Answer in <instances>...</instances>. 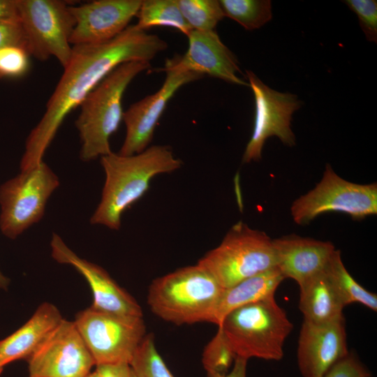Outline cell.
<instances>
[{
	"mask_svg": "<svg viewBox=\"0 0 377 377\" xmlns=\"http://www.w3.org/2000/svg\"><path fill=\"white\" fill-rule=\"evenodd\" d=\"M346 5L358 17L367 40L377 42V1L376 0H346Z\"/></svg>",
	"mask_w": 377,
	"mask_h": 377,
	"instance_id": "obj_29",
	"label": "cell"
},
{
	"mask_svg": "<svg viewBox=\"0 0 377 377\" xmlns=\"http://www.w3.org/2000/svg\"><path fill=\"white\" fill-rule=\"evenodd\" d=\"M370 374L352 354L336 363L322 377H368Z\"/></svg>",
	"mask_w": 377,
	"mask_h": 377,
	"instance_id": "obj_31",
	"label": "cell"
},
{
	"mask_svg": "<svg viewBox=\"0 0 377 377\" xmlns=\"http://www.w3.org/2000/svg\"><path fill=\"white\" fill-rule=\"evenodd\" d=\"M139 29L146 31L154 27L174 28L186 36L192 29L184 20L177 0H142L138 14Z\"/></svg>",
	"mask_w": 377,
	"mask_h": 377,
	"instance_id": "obj_23",
	"label": "cell"
},
{
	"mask_svg": "<svg viewBox=\"0 0 377 377\" xmlns=\"http://www.w3.org/2000/svg\"><path fill=\"white\" fill-rule=\"evenodd\" d=\"M142 1L94 0L70 6L75 20L71 45H97L113 39L129 26Z\"/></svg>",
	"mask_w": 377,
	"mask_h": 377,
	"instance_id": "obj_14",
	"label": "cell"
},
{
	"mask_svg": "<svg viewBox=\"0 0 377 377\" xmlns=\"http://www.w3.org/2000/svg\"><path fill=\"white\" fill-rule=\"evenodd\" d=\"M246 77L255 101L253 133L242 156V162L248 163L261 159L264 144L272 136L287 146L295 145L292 116L302 103L295 94L271 89L251 71H246Z\"/></svg>",
	"mask_w": 377,
	"mask_h": 377,
	"instance_id": "obj_11",
	"label": "cell"
},
{
	"mask_svg": "<svg viewBox=\"0 0 377 377\" xmlns=\"http://www.w3.org/2000/svg\"><path fill=\"white\" fill-rule=\"evenodd\" d=\"M345 306L357 302L377 311V296L360 286L345 267L341 251L335 250L325 269Z\"/></svg>",
	"mask_w": 377,
	"mask_h": 377,
	"instance_id": "obj_22",
	"label": "cell"
},
{
	"mask_svg": "<svg viewBox=\"0 0 377 377\" xmlns=\"http://www.w3.org/2000/svg\"><path fill=\"white\" fill-rule=\"evenodd\" d=\"M236 357L280 360L284 342L293 330L274 296L237 308L218 326Z\"/></svg>",
	"mask_w": 377,
	"mask_h": 377,
	"instance_id": "obj_5",
	"label": "cell"
},
{
	"mask_svg": "<svg viewBox=\"0 0 377 377\" xmlns=\"http://www.w3.org/2000/svg\"><path fill=\"white\" fill-rule=\"evenodd\" d=\"M86 377H98L96 372L94 371L89 374Z\"/></svg>",
	"mask_w": 377,
	"mask_h": 377,
	"instance_id": "obj_36",
	"label": "cell"
},
{
	"mask_svg": "<svg viewBox=\"0 0 377 377\" xmlns=\"http://www.w3.org/2000/svg\"><path fill=\"white\" fill-rule=\"evenodd\" d=\"M223 290L197 263L154 279L147 302L154 314L176 325L210 323Z\"/></svg>",
	"mask_w": 377,
	"mask_h": 377,
	"instance_id": "obj_4",
	"label": "cell"
},
{
	"mask_svg": "<svg viewBox=\"0 0 377 377\" xmlns=\"http://www.w3.org/2000/svg\"><path fill=\"white\" fill-rule=\"evenodd\" d=\"M235 358L223 331L218 327L216 334L205 346L202 354V364L207 377L226 376Z\"/></svg>",
	"mask_w": 377,
	"mask_h": 377,
	"instance_id": "obj_27",
	"label": "cell"
},
{
	"mask_svg": "<svg viewBox=\"0 0 377 377\" xmlns=\"http://www.w3.org/2000/svg\"><path fill=\"white\" fill-rule=\"evenodd\" d=\"M101 163L105 179L90 223L112 230L120 228L122 214L145 195L154 177L172 172L182 165L168 145L150 146L130 156L112 151L101 157Z\"/></svg>",
	"mask_w": 377,
	"mask_h": 377,
	"instance_id": "obj_2",
	"label": "cell"
},
{
	"mask_svg": "<svg viewBox=\"0 0 377 377\" xmlns=\"http://www.w3.org/2000/svg\"><path fill=\"white\" fill-rule=\"evenodd\" d=\"M219 3L224 17L248 31L259 29L272 17L270 0H220Z\"/></svg>",
	"mask_w": 377,
	"mask_h": 377,
	"instance_id": "obj_24",
	"label": "cell"
},
{
	"mask_svg": "<svg viewBox=\"0 0 377 377\" xmlns=\"http://www.w3.org/2000/svg\"><path fill=\"white\" fill-rule=\"evenodd\" d=\"M11 45H20L28 50L27 39L18 15L0 22V49Z\"/></svg>",
	"mask_w": 377,
	"mask_h": 377,
	"instance_id": "obj_30",
	"label": "cell"
},
{
	"mask_svg": "<svg viewBox=\"0 0 377 377\" xmlns=\"http://www.w3.org/2000/svg\"><path fill=\"white\" fill-rule=\"evenodd\" d=\"M187 38L188 46L185 54L168 59L172 65L202 76L249 87L238 76L241 71L236 56L221 41L215 30H192Z\"/></svg>",
	"mask_w": 377,
	"mask_h": 377,
	"instance_id": "obj_17",
	"label": "cell"
},
{
	"mask_svg": "<svg viewBox=\"0 0 377 377\" xmlns=\"http://www.w3.org/2000/svg\"><path fill=\"white\" fill-rule=\"evenodd\" d=\"M160 71H165L166 76L159 90L133 103L124 113L126 135L119 152L121 155H133L146 149L169 101L180 87L203 77L178 68L168 60Z\"/></svg>",
	"mask_w": 377,
	"mask_h": 377,
	"instance_id": "obj_13",
	"label": "cell"
},
{
	"mask_svg": "<svg viewBox=\"0 0 377 377\" xmlns=\"http://www.w3.org/2000/svg\"><path fill=\"white\" fill-rule=\"evenodd\" d=\"M17 10L31 56L54 57L64 68L69 63L75 20L70 6L60 0H16Z\"/></svg>",
	"mask_w": 377,
	"mask_h": 377,
	"instance_id": "obj_8",
	"label": "cell"
},
{
	"mask_svg": "<svg viewBox=\"0 0 377 377\" xmlns=\"http://www.w3.org/2000/svg\"><path fill=\"white\" fill-rule=\"evenodd\" d=\"M59 177L42 161L0 186V229L15 239L44 216L47 202L59 186Z\"/></svg>",
	"mask_w": 377,
	"mask_h": 377,
	"instance_id": "obj_7",
	"label": "cell"
},
{
	"mask_svg": "<svg viewBox=\"0 0 377 377\" xmlns=\"http://www.w3.org/2000/svg\"><path fill=\"white\" fill-rule=\"evenodd\" d=\"M149 68L147 61L124 63L105 77L83 101L75 123L82 161L89 162L112 152L110 139L123 121L124 92L138 74Z\"/></svg>",
	"mask_w": 377,
	"mask_h": 377,
	"instance_id": "obj_3",
	"label": "cell"
},
{
	"mask_svg": "<svg viewBox=\"0 0 377 377\" xmlns=\"http://www.w3.org/2000/svg\"><path fill=\"white\" fill-rule=\"evenodd\" d=\"M9 285V279L0 272V288L6 289Z\"/></svg>",
	"mask_w": 377,
	"mask_h": 377,
	"instance_id": "obj_35",
	"label": "cell"
},
{
	"mask_svg": "<svg viewBox=\"0 0 377 377\" xmlns=\"http://www.w3.org/2000/svg\"><path fill=\"white\" fill-rule=\"evenodd\" d=\"M327 212L344 213L354 220L376 215L377 184L348 182L327 165L320 181L293 202L290 213L295 223L306 225Z\"/></svg>",
	"mask_w": 377,
	"mask_h": 377,
	"instance_id": "obj_9",
	"label": "cell"
},
{
	"mask_svg": "<svg viewBox=\"0 0 377 377\" xmlns=\"http://www.w3.org/2000/svg\"><path fill=\"white\" fill-rule=\"evenodd\" d=\"M198 264L208 271L223 289L276 267L273 239L265 232L242 221L235 224L220 244Z\"/></svg>",
	"mask_w": 377,
	"mask_h": 377,
	"instance_id": "obj_6",
	"label": "cell"
},
{
	"mask_svg": "<svg viewBox=\"0 0 377 377\" xmlns=\"http://www.w3.org/2000/svg\"><path fill=\"white\" fill-rule=\"evenodd\" d=\"M27 360L32 377H86L95 365L74 322L64 318Z\"/></svg>",
	"mask_w": 377,
	"mask_h": 377,
	"instance_id": "obj_12",
	"label": "cell"
},
{
	"mask_svg": "<svg viewBox=\"0 0 377 377\" xmlns=\"http://www.w3.org/2000/svg\"><path fill=\"white\" fill-rule=\"evenodd\" d=\"M2 371H3V368H0V375L1 374Z\"/></svg>",
	"mask_w": 377,
	"mask_h": 377,
	"instance_id": "obj_37",
	"label": "cell"
},
{
	"mask_svg": "<svg viewBox=\"0 0 377 377\" xmlns=\"http://www.w3.org/2000/svg\"><path fill=\"white\" fill-rule=\"evenodd\" d=\"M300 288L299 308L304 320L327 323L344 319L342 311L346 306L325 270Z\"/></svg>",
	"mask_w": 377,
	"mask_h": 377,
	"instance_id": "obj_20",
	"label": "cell"
},
{
	"mask_svg": "<svg viewBox=\"0 0 377 377\" xmlns=\"http://www.w3.org/2000/svg\"><path fill=\"white\" fill-rule=\"evenodd\" d=\"M95 365L130 364L146 336L142 316H128L96 310L80 311L73 321Z\"/></svg>",
	"mask_w": 377,
	"mask_h": 377,
	"instance_id": "obj_10",
	"label": "cell"
},
{
	"mask_svg": "<svg viewBox=\"0 0 377 377\" xmlns=\"http://www.w3.org/2000/svg\"><path fill=\"white\" fill-rule=\"evenodd\" d=\"M52 258L73 266L89 283L93 295V309L117 315L142 316L140 306L101 267L79 257L56 233L50 242Z\"/></svg>",
	"mask_w": 377,
	"mask_h": 377,
	"instance_id": "obj_15",
	"label": "cell"
},
{
	"mask_svg": "<svg viewBox=\"0 0 377 377\" xmlns=\"http://www.w3.org/2000/svg\"><path fill=\"white\" fill-rule=\"evenodd\" d=\"M167 48L165 40L135 24L129 25L105 43L73 46L71 60L46 104L43 116L26 140L20 170L43 161L46 150L67 115L80 107L111 71L126 62H149Z\"/></svg>",
	"mask_w": 377,
	"mask_h": 377,
	"instance_id": "obj_1",
	"label": "cell"
},
{
	"mask_svg": "<svg viewBox=\"0 0 377 377\" xmlns=\"http://www.w3.org/2000/svg\"><path fill=\"white\" fill-rule=\"evenodd\" d=\"M276 267L284 279L290 278L302 286L322 272L335 251L330 242L296 235L273 239Z\"/></svg>",
	"mask_w": 377,
	"mask_h": 377,
	"instance_id": "obj_18",
	"label": "cell"
},
{
	"mask_svg": "<svg viewBox=\"0 0 377 377\" xmlns=\"http://www.w3.org/2000/svg\"><path fill=\"white\" fill-rule=\"evenodd\" d=\"M130 365L136 377H174L159 355L151 334H146Z\"/></svg>",
	"mask_w": 377,
	"mask_h": 377,
	"instance_id": "obj_26",
	"label": "cell"
},
{
	"mask_svg": "<svg viewBox=\"0 0 377 377\" xmlns=\"http://www.w3.org/2000/svg\"><path fill=\"white\" fill-rule=\"evenodd\" d=\"M52 304H40L18 330L0 341V368L20 359H27L62 320Z\"/></svg>",
	"mask_w": 377,
	"mask_h": 377,
	"instance_id": "obj_19",
	"label": "cell"
},
{
	"mask_svg": "<svg viewBox=\"0 0 377 377\" xmlns=\"http://www.w3.org/2000/svg\"><path fill=\"white\" fill-rule=\"evenodd\" d=\"M246 359L236 357L232 369L223 377H246Z\"/></svg>",
	"mask_w": 377,
	"mask_h": 377,
	"instance_id": "obj_34",
	"label": "cell"
},
{
	"mask_svg": "<svg viewBox=\"0 0 377 377\" xmlns=\"http://www.w3.org/2000/svg\"><path fill=\"white\" fill-rule=\"evenodd\" d=\"M368 377H371V376H368Z\"/></svg>",
	"mask_w": 377,
	"mask_h": 377,
	"instance_id": "obj_38",
	"label": "cell"
},
{
	"mask_svg": "<svg viewBox=\"0 0 377 377\" xmlns=\"http://www.w3.org/2000/svg\"><path fill=\"white\" fill-rule=\"evenodd\" d=\"M28 50L20 45H11L0 49V79L19 77L29 68Z\"/></svg>",
	"mask_w": 377,
	"mask_h": 377,
	"instance_id": "obj_28",
	"label": "cell"
},
{
	"mask_svg": "<svg viewBox=\"0 0 377 377\" xmlns=\"http://www.w3.org/2000/svg\"><path fill=\"white\" fill-rule=\"evenodd\" d=\"M98 377H136L130 364H106L96 365Z\"/></svg>",
	"mask_w": 377,
	"mask_h": 377,
	"instance_id": "obj_32",
	"label": "cell"
},
{
	"mask_svg": "<svg viewBox=\"0 0 377 377\" xmlns=\"http://www.w3.org/2000/svg\"><path fill=\"white\" fill-rule=\"evenodd\" d=\"M283 279L275 267L224 289L210 323L219 326L225 316L234 309L274 296Z\"/></svg>",
	"mask_w": 377,
	"mask_h": 377,
	"instance_id": "obj_21",
	"label": "cell"
},
{
	"mask_svg": "<svg viewBox=\"0 0 377 377\" xmlns=\"http://www.w3.org/2000/svg\"><path fill=\"white\" fill-rule=\"evenodd\" d=\"M17 15L16 0H0V22Z\"/></svg>",
	"mask_w": 377,
	"mask_h": 377,
	"instance_id": "obj_33",
	"label": "cell"
},
{
	"mask_svg": "<svg viewBox=\"0 0 377 377\" xmlns=\"http://www.w3.org/2000/svg\"><path fill=\"white\" fill-rule=\"evenodd\" d=\"M29 377H32V376H29Z\"/></svg>",
	"mask_w": 377,
	"mask_h": 377,
	"instance_id": "obj_39",
	"label": "cell"
},
{
	"mask_svg": "<svg viewBox=\"0 0 377 377\" xmlns=\"http://www.w3.org/2000/svg\"><path fill=\"white\" fill-rule=\"evenodd\" d=\"M348 354L344 319L327 323L304 320L297 347L303 377H322Z\"/></svg>",
	"mask_w": 377,
	"mask_h": 377,
	"instance_id": "obj_16",
	"label": "cell"
},
{
	"mask_svg": "<svg viewBox=\"0 0 377 377\" xmlns=\"http://www.w3.org/2000/svg\"><path fill=\"white\" fill-rule=\"evenodd\" d=\"M177 1L184 20L192 30H214L218 23L224 17L219 1L177 0Z\"/></svg>",
	"mask_w": 377,
	"mask_h": 377,
	"instance_id": "obj_25",
	"label": "cell"
}]
</instances>
